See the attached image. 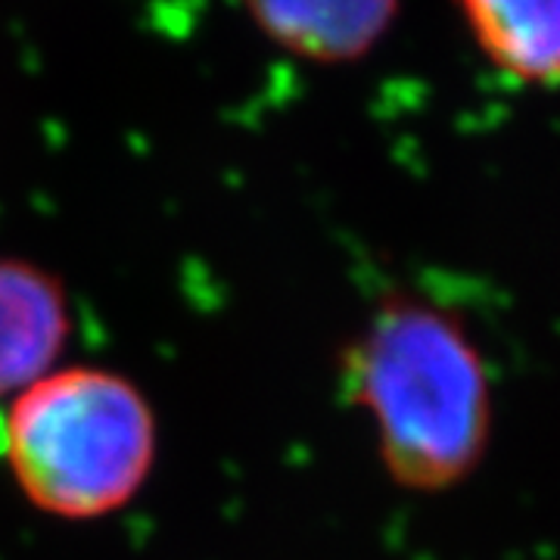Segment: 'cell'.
<instances>
[{"mask_svg": "<svg viewBox=\"0 0 560 560\" xmlns=\"http://www.w3.org/2000/svg\"><path fill=\"white\" fill-rule=\"evenodd\" d=\"M271 47L312 66H352L381 50L405 0H237Z\"/></svg>", "mask_w": 560, "mask_h": 560, "instance_id": "obj_3", "label": "cell"}, {"mask_svg": "<svg viewBox=\"0 0 560 560\" xmlns=\"http://www.w3.org/2000/svg\"><path fill=\"white\" fill-rule=\"evenodd\" d=\"M340 381L399 489L440 495L480 470L495 383L474 327L448 302L386 293L346 342Z\"/></svg>", "mask_w": 560, "mask_h": 560, "instance_id": "obj_1", "label": "cell"}, {"mask_svg": "<svg viewBox=\"0 0 560 560\" xmlns=\"http://www.w3.org/2000/svg\"><path fill=\"white\" fill-rule=\"evenodd\" d=\"M482 62L526 91H560V0H455Z\"/></svg>", "mask_w": 560, "mask_h": 560, "instance_id": "obj_5", "label": "cell"}, {"mask_svg": "<svg viewBox=\"0 0 560 560\" xmlns=\"http://www.w3.org/2000/svg\"><path fill=\"white\" fill-rule=\"evenodd\" d=\"M3 452L22 495L60 521L125 508L156 458V420L135 383L103 368H62L22 389Z\"/></svg>", "mask_w": 560, "mask_h": 560, "instance_id": "obj_2", "label": "cell"}, {"mask_svg": "<svg viewBox=\"0 0 560 560\" xmlns=\"http://www.w3.org/2000/svg\"><path fill=\"white\" fill-rule=\"evenodd\" d=\"M69 324L60 280L32 261L0 259V399L50 374Z\"/></svg>", "mask_w": 560, "mask_h": 560, "instance_id": "obj_4", "label": "cell"}]
</instances>
